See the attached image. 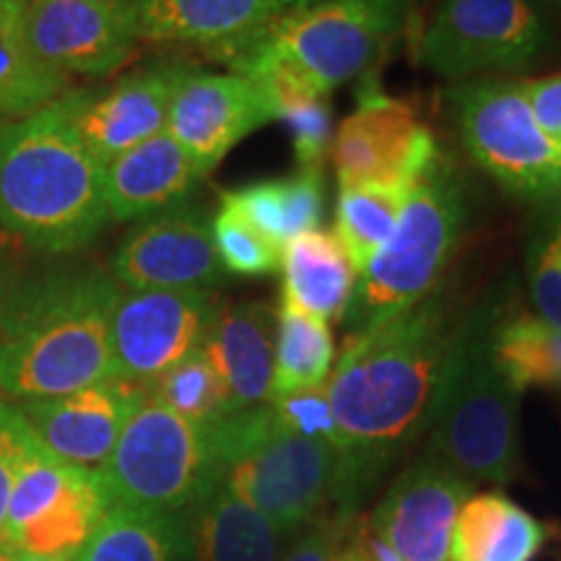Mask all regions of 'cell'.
Here are the masks:
<instances>
[{
  "instance_id": "cell-23",
  "label": "cell",
  "mask_w": 561,
  "mask_h": 561,
  "mask_svg": "<svg viewBox=\"0 0 561 561\" xmlns=\"http://www.w3.org/2000/svg\"><path fill=\"white\" fill-rule=\"evenodd\" d=\"M187 523L195 561H278L291 541L224 483L195 504Z\"/></svg>"
},
{
  "instance_id": "cell-8",
  "label": "cell",
  "mask_w": 561,
  "mask_h": 561,
  "mask_svg": "<svg viewBox=\"0 0 561 561\" xmlns=\"http://www.w3.org/2000/svg\"><path fill=\"white\" fill-rule=\"evenodd\" d=\"M96 476L107 510L191 515L219 483L214 426L193 424L146 396Z\"/></svg>"
},
{
  "instance_id": "cell-30",
  "label": "cell",
  "mask_w": 561,
  "mask_h": 561,
  "mask_svg": "<svg viewBox=\"0 0 561 561\" xmlns=\"http://www.w3.org/2000/svg\"><path fill=\"white\" fill-rule=\"evenodd\" d=\"M335 362L333 331L325 320L297 310L278 307L276 325V371H273V392L320 388L328 382Z\"/></svg>"
},
{
  "instance_id": "cell-47",
  "label": "cell",
  "mask_w": 561,
  "mask_h": 561,
  "mask_svg": "<svg viewBox=\"0 0 561 561\" xmlns=\"http://www.w3.org/2000/svg\"><path fill=\"white\" fill-rule=\"evenodd\" d=\"M549 3H553V5H561V0H549Z\"/></svg>"
},
{
  "instance_id": "cell-35",
  "label": "cell",
  "mask_w": 561,
  "mask_h": 561,
  "mask_svg": "<svg viewBox=\"0 0 561 561\" xmlns=\"http://www.w3.org/2000/svg\"><path fill=\"white\" fill-rule=\"evenodd\" d=\"M34 442H37V434L21 416L19 405L0 401V549H3L5 515H9L13 486H16L19 473L26 458H30Z\"/></svg>"
},
{
  "instance_id": "cell-38",
  "label": "cell",
  "mask_w": 561,
  "mask_h": 561,
  "mask_svg": "<svg viewBox=\"0 0 561 561\" xmlns=\"http://www.w3.org/2000/svg\"><path fill=\"white\" fill-rule=\"evenodd\" d=\"M520 91L538 125L551 138L561 140V73L520 81Z\"/></svg>"
},
{
  "instance_id": "cell-36",
  "label": "cell",
  "mask_w": 561,
  "mask_h": 561,
  "mask_svg": "<svg viewBox=\"0 0 561 561\" xmlns=\"http://www.w3.org/2000/svg\"><path fill=\"white\" fill-rule=\"evenodd\" d=\"M528 276L538 318L561 331V255L549 237L530 242Z\"/></svg>"
},
{
  "instance_id": "cell-25",
  "label": "cell",
  "mask_w": 561,
  "mask_h": 561,
  "mask_svg": "<svg viewBox=\"0 0 561 561\" xmlns=\"http://www.w3.org/2000/svg\"><path fill=\"white\" fill-rule=\"evenodd\" d=\"M221 206L240 214L263 237L284 250L286 244L320 229L325 208L322 170H299L289 178L252 182L221 193Z\"/></svg>"
},
{
  "instance_id": "cell-43",
  "label": "cell",
  "mask_w": 561,
  "mask_h": 561,
  "mask_svg": "<svg viewBox=\"0 0 561 561\" xmlns=\"http://www.w3.org/2000/svg\"><path fill=\"white\" fill-rule=\"evenodd\" d=\"M16 561H76L73 557H39V553H19L11 551Z\"/></svg>"
},
{
  "instance_id": "cell-4",
  "label": "cell",
  "mask_w": 561,
  "mask_h": 561,
  "mask_svg": "<svg viewBox=\"0 0 561 561\" xmlns=\"http://www.w3.org/2000/svg\"><path fill=\"white\" fill-rule=\"evenodd\" d=\"M500 307L458 320L430 413V453L471 483H507L520 458V396L496 367L491 339Z\"/></svg>"
},
{
  "instance_id": "cell-14",
  "label": "cell",
  "mask_w": 561,
  "mask_h": 561,
  "mask_svg": "<svg viewBox=\"0 0 561 561\" xmlns=\"http://www.w3.org/2000/svg\"><path fill=\"white\" fill-rule=\"evenodd\" d=\"M24 32L55 73L110 76L140 42L138 0H24Z\"/></svg>"
},
{
  "instance_id": "cell-44",
  "label": "cell",
  "mask_w": 561,
  "mask_h": 561,
  "mask_svg": "<svg viewBox=\"0 0 561 561\" xmlns=\"http://www.w3.org/2000/svg\"><path fill=\"white\" fill-rule=\"evenodd\" d=\"M273 3L278 5V11H289V9H297V5L318 3V0H273Z\"/></svg>"
},
{
  "instance_id": "cell-17",
  "label": "cell",
  "mask_w": 561,
  "mask_h": 561,
  "mask_svg": "<svg viewBox=\"0 0 561 561\" xmlns=\"http://www.w3.org/2000/svg\"><path fill=\"white\" fill-rule=\"evenodd\" d=\"M187 68L159 60L130 70L107 89L68 91L76 128L102 167L167 130L174 91Z\"/></svg>"
},
{
  "instance_id": "cell-24",
  "label": "cell",
  "mask_w": 561,
  "mask_h": 561,
  "mask_svg": "<svg viewBox=\"0 0 561 561\" xmlns=\"http://www.w3.org/2000/svg\"><path fill=\"white\" fill-rule=\"evenodd\" d=\"M284 305L325 322L346 312L356 271L333 231H307L284 248Z\"/></svg>"
},
{
  "instance_id": "cell-2",
  "label": "cell",
  "mask_w": 561,
  "mask_h": 561,
  "mask_svg": "<svg viewBox=\"0 0 561 561\" xmlns=\"http://www.w3.org/2000/svg\"><path fill=\"white\" fill-rule=\"evenodd\" d=\"M123 286L102 268L24 278L0 310V396L13 403L112 380V318Z\"/></svg>"
},
{
  "instance_id": "cell-12",
  "label": "cell",
  "mask_w": 561,
  "mask_h": 561,
  "mask_svg": "<svg viewBox=\"0 0 561 561\" xmlns=\"http://www.w3.org/2000/svg\"><path fill=\"white\" fill-rule=\"evenodd\" d=\"M364 79L359 107L339 125L331 144L341 187H413L439 159L437 138L409 102L382 94L371 73Z\"/></svg>"
},
{
  "instance_id": "cell-39",
  "label": "cell",
  "mask_w": 561,
  "mask_h": 561,
  "mask_svg": "<svg viewBox=\"0 0 561 561\" xmlns=\"http://www.w3.org/2000/svg\"><path fill=\"white\" fill-rule=\"evenodd\" d=\"M21 280H24V273H21L16 255L9 250V244H0V310H3L11 294L16 291Z\"/></svg>"
},
{
  "instance_id": "cell-20",
  "label": "cell",
  "mask_w": 561,
  "mask_h": 561,
  "mask_svg": "<svg viewBox=\"0 0 561 561\" xmlns=\"http://www.w3.org/2000/svg\"><path fill=\"white\" fill-rule=\"evenodd\" d=\"M208 174L170 130H161L136 149L104 164V198L110 221L149 219L180 206Z\"/></svg>"
},
{
  "instance_id": "cell-1",
  "label": "cell",
  "mask_w": 561,
  "mask_h": 561,
  "mask_svg": "<svg viewBox=\"0 0 561 561\" xmlns=\"http://www.w3.org/2000/svg\"><path fill=\"white\" fill-rule=\"evenodd\" d=\"M458 320L442 289L364 333L348 335L325 382L346 476V502L426 432Z\"/></svg>"
},
{
  "instance_id": "cell-29",
  "label": "cell",
  "mask_w": 561,
  "mask_h": 561,
  "mask_svg": "<svg viewBox=\"0 0 561 561\" xmlns=\"http://www.w3.org/2000/svg\"><path fill=\"white\" fill-rule=\"evenodd\" d=\"M491 351L496 367L520 392L525 388H561V331L538 314L500 318Z\"/></svg>"
},
{
  "instance_id": "cell-27",
  "label": "cell",
  "mask_w": 561,
  "mask_h": 561,
  "mask_svg": "<svg viewBox=\"0 0 561 561\" xmlns=\"http://www.w3.org/2000/svg\"><path fill=\"white\" fill-rule=\"evenodd\" d=\"M191 553L187 515L112 507L76 551V561H185Z\"/></svg>"
},
{
  "instance_id": "cell-7",
  "label": "cell",
  "mask_w": 561,
  "mask_h": 561,
  "mask_svg": "<svg viewBox=\"0 0 561 561\" xmlns=\"http://www.w3.org/2000/svg\"><path fill=\"white\" fill-rule=\"evenodd\" d=\"M466 195L447 161L439 159L411 187L390 240L356 276L343 312L348 335L364 333L439 289L458 244Z\"/></svg>"
},
{
  "instance_id": "cell-16",
  "label": "cell",
  "mask_w": 561,
  "mask_h": 561,
  "mask_svg": "<svg viewBox=\"0 0 561 561\" xmlns=\"http://www.w3.org/2000/svg\"><path fill=\"white\" fill-rule=\"evenodd\" d=\"M471 496V481L426 453L392 481L369 530L403 561H450L455 520Z\"/></svg>"
},
{
  "instance_id": "cell-10",
  "label": "cell",
  "mask_w": 561,
  "mask_h": 561,
  "mask_svg": "<svg viewBox=\"0 0 561 561\" xmlns=\"http://www.w3.org/2000/svg\"><path fill=\"white\" fill-rule=\"evenodd\" d=\"M549 34L528 0H437L421 26L416 55L453 81L512 73L541 58Z\"/></svg>"
},
{
  "instance_id": "cell-18",
  "label": "cell",
  "mask_w": 561,
  "mask_h": 561,
  "mask_svg": "<svg viewBox=\"0 0 561 561\" xmlns=\"http://www.w3.org/2000/svg\"><path fill=\"white\" fill-rule=\"evenodd\" d=\"M271 121L276 115L261 83L191 66L174 91L167 130L210 174L242 138Z\"/></svg>"
},
{
  "instance_id": "cell-32",
  "label": "cell",
  "mask_w": 561,
  "mask_h": 561,
  "mask_svg": "<svg viewBox=\"0 0 561 561\" xmlns=\"http://www.w3.org/2000/svg\"><path fill=\"white\" fill-rule=\"evenodd\" d=\"M146 390L153 401L201 426H216L234 413L227 385L203 348L187 354Z\"/></svg>"
},
{
  "instance_id": "cell-3",
  "label": "cell",
  "mask_w": 561,
  "mask_h": 561,
  "mask_svg": "<svg viewBox=\"0 0 561 561\" xmlns=\"http://www.w3.org/2000/svg\"><path fill=\"white\" fill-rule=\"evenodd\" d=\"M68 91L0 123V231L47 255L83 250L110 224L104 167L76 128Z\"/></svg>"
},
{
  "instance_id": "cell-45",
  "label": "cell",
  "mask_w": 561,
  "mask_h": 561,
  "mask_svg": "<svg viewBox=\"0 0 561 561\" xmlns=\"http://www.w3.org/2000/svg\"><path fill=\"white\" fill-rule=\"evenodd\" d=\"M0 561H16V557H13L11 551H3V549H0Z\"/></svg>"
},
{
  "instance_id": "cell-46",
  "label": "cell",
  "mask_w": 561,
  "mask_h": 561,
  "mask_svg": "<svg viewBox=\"0 0 561 561\" xmlns=\"http://www.w3.org/2000/svg\"><path fill=\"white\" fill-rule=\"evenodd\" d=\"M0 244H9V237H5L3 231H0Z\"/></svg>"
},
{
  "instance_id": "cell-42",
  "label": "cell",
  "mask_w": 561,
  "mask_h": 561,
  "mask_svg": "<svg viewBox=\"0 0 561 561\" xmlns=\"http://www.w3.org/2000/svg\"><path fill=\"white\" fill-rule=\"evenodd\" d=\"M546 237L553 242V248H557V252L561 255V203L557 206V210H553L551 216V224L546 227Z\"/></svg>"
},
{
  "instance_id": "cell-19",
  "label": "cell",
  "mask_w": 561,
  "mask_h": 561,
  "mask_svg": "<svg viewBox=\"0 0 561 561\" xmlns=\"http://www.w3.org/2000/svg\"><path fill=\"white\" fill-rule=\"evenodd\" d=\"M146 396L149 390L140 385L112 377L66 396L34 398L16 405L47 450L76 466L100 468Z\"/></svg>"
},
{
  "instance_id": "cell-31",
  "label": "cell",
  "mask_w": 561,
  "mask_h": 561,
  "mask_svg": "<svg viewBox=\"0 0 561 561\" xmlns=\"http://www.w3.org/2000/svg\"><path fill=\"white\" fill-rule=\"evenodd\" d=\"M411 187L356 185L341 187L335 206V229L343 252L354 265L356 276L367 268L375 252L390 240L398 216L405 206Z\"/></svg>"
},
{
  "instance_id": "cell-13",
  "label": "cell",
  "mask_w": 561,
  "mask_h": 561,
  "mask_svg": "<svg viewBox=\"0 0 561 561\" xmlns=\"http://www.w3.org/2000/svg\"><path fill=\"white\" fill-rule=\"evenodd\" d=\"M219 307L208 289H123L112 318L115 380L149 388L203 346Z\"/></svg>"
},
{
  "instance_id": "cell-26",
  "label": "cell",
  "mask_w": 561,
  "mask_h": 561,
  "mask_svg": "<svg viewBox=\"0 0 561 561\" xmlns=\"http://www.w3.org/2000/svg\"><path fill=\"white\" fill-rule=\"evenodd\" d=\"M546 541L543 525L500 494H473L453 528L450 561H533Z\"/></svg>"
},
{
  "instance_id": "cell-15",
  "label": "cell",
  "mask_w": 561,
  "mask_h": 561,
  "mask_svg": "<svg viewBox=\"0 0 561 561\" xmlns=\"http://www.w3.org/2000/svg\"><path fill=\"white\" fill-rule=\"evenodd\" d=\"M214 216L180 203L128 231L115 257L112 278L123 289H208L224 284L227 271L214 244Z\"/></svg>"
},
{
  "instance_id": "cell-41",
  "label": "cell",
  "mask_w": 561,
  "mask_h": 561,
  "mask_svg": "<svg viewBox=\"0 0 561 561\" xmlns=\"http://www.w3.org/2000/svg\"><path fill=\"white\" fill-rule=\"evenodd\" d=\"M339 561H369V557H367V551H364V543H362V533H359V523L348 525V533H346V541H343V546H341Z\"/></svg>"
},
{
  "instance_id": "cell-33",
  "label": "cell",
  "mask_w": 561,
  "mask_h": 561,
  "mask_svg": "<svg viewBox=\"0 0 561 561\" xmlns=\"http://www.w3.org/2000/svg\"><path fill=\"white\" fill-rule=\"evenodd\" d=\"M210 227H214L216 252H219V261L227 273L265 276V273H276L280 268L284 250L276 248L268 237H263L231 208L221 206Z\"/></svg>"
},
{
  "instance_id": "cell-37",
  "label": "cell",
  "mask_w": 561,
  "mask_h": 561,
  "mask_svg": "<svg viewBox=\"0 0 561 561\" xmlns=\"http://www.w3.org/2000/svg\"><path fill=\"white\" fill-rule=\"evenodd\" d=\"M348 515L314 517L291 538L278 561H339L341 546L346 541Z\"/></svg>"
},
{
  "instance_id": "cell-6",
  "label": "cell",
  "mask_w": 561,
  "mask_h": 561,
  "mask_svg": "<svg viewBox=\"0 0 561 561\" xmlns=\"http://www.w3.org/2000/svg\"><path fill=\"white\" fill-rule=\"evenodd\" d=\"M413 3L416 0H318L297 5L214 60L237 76L263 62H278L331 94L341 83L375 73L409 26Z\"/></svg>"
},
{
  "instance_id": "cell-22",
  "label": "cell",
  "mask_w": 561,
  "mask_h": 561,
  "mask_svg": "<svg viewBox=\"0 0 561 561\" xmlns=\"http://www.w3.org/2000/svg\"><path fill=\"white\" fill-rule=\"evenodd\" d=\"M273 0H138L140 42L198 47L210 58L278 16Z\"/></svg>"
},
{
  "instance_id": "cell-48",
  "label": "cell",
  "mask_w": 561,
  "mask_h": 561,
  "mask_svg": "<svg viewBox=\"0 0 561 561\" xmlns=\"http://www.w3.org/2000/svg\"><path fill=\"white\" fill-rule=\"evenodd\" d=\"M21 3H24V0H21Z\"/></svg>"
},
{
  "instance_id": "cell-21",
  "label": "cell",
  "mask_w": 561,
  "mask_h": 561,
  "mask_svg": "<svg viewBox=\"0 0 561 561\" xmlns=\"http://www.w3.org/2000/svg\"><path fill=\"white\" fill-rule=\"evenodd\" d=\"M278 310L263 301L221 305L203 351L227 385L234 413L268 405L276 371Z\"/></svg>"
},
{
  "instance_id": "cell-9",
  "label": "cell",
  "mask_w": 561,
  "mask_h": 561,
  "mask_svg": "<svg viewBox=\"0 0 561 561\" xmlns=\"http://www.w3.org/2000/svg\"><path fill=\"white\" fill-rule=\"evenodd\" d=\"M450 104L471 159L504 191L520 198L561 193V140L533 117L520 81L468 79L450 89Z\"/></svg>"
},
{
  "instance_id": "cell-40",
  "label": "cell",
  "mask_w": 561,
  "mask_h": 561,
  "mask_svg": "<svg viewBox=\"0 0 561 561\" xmlns=\"http://www.w3.org/2000/svg\"><path fill=\"white\" fill-rule=\"evenodd\" d=\"M359 533H362V543L369 561H403L388 543L382 541L380 536H375V533L369 530V520H359Z\"/></svg>"
},
{
  "instance_id": "cell-34",
  "label": "cell",
  "mask_w": 561,
  "mask_h": 561,
  "mask_svg": "<svg viewBox=\"0 0 561 561\" xmlns=\"http://www.w3.org/2000/svg\"><path fill=\"white\" fill-rule=\"evenodd\" d=\"M271 411L276 413V419L284 426H289L291 432L301 434V437L331 442L333 447L341 450L339 442V426H335V416L328 401L325 385L320 388H305V390H291L280 392V396H271Z\"/></svg>"
},
{
  "instance_id": "cell-11",
  "label": "cell",
  "mask_w": 561,
  "mask_h": 561,
  "mask_svg": "<svg viewBox=\"0 0 561 561\" xmlns=\"http://www.w3.org/2000/svg\"><path fill=\"white\" fill-rule=\"evenodd\" d=\"M104 512L96 468L62 460L37 439L13 486L3 551L76 557Z\"/></svg>"
},
{
  "instance_id": "cell-5",
  "label": "cell",
  "mask_w": 561,
  "mask_h": 561,
  "mask_svg": "<svg viewBox=\"0 0 561 561\" xmlns=\"http://www.w3.org/2000/svg\"><path fill=\"white\" fill-rule=\"evenodd\" d=\"M219 483L263 512L286 538L307 528L331 500L346 502L343 453L301 437L271 405L231 413L214 426Z\"/></svg>"
},
{
  "instance_id": "cell-28",
  "label": "cell",
  "mask_w": 561,
  "mask_h": 561,
  "mask_svg": "<svg viewBox=\"0 0 561 561\" xmlns=\"http://www.w3.org/2000/svg\"><path fill=\"white\" fill-rule=\"evenodd\" d=\"M66 91V76L47 68L26 42L24 3L0 0V117L32 115Z\"/></svg>"
}]
</instances>
